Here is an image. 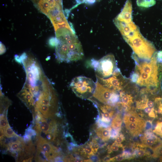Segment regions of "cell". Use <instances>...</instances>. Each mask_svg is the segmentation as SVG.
<instances>
[{
    "label": "cell",
    "mask_w": 162,
    "mask_h": 162,
    "mask_svg": "<svg viewBox=\"0 0 162 162\" xmlns=\"http://www.w3.org/2000/svg\"><path fill=\"white\" fill-rule=\"evenodd\" d=\"M156 52L149 60H142L135 56L136 63L131 81L140 86L150 88H160L162 77V63L157 59Z\"/></svg>",
    "instance_id": "1"
},
{
    "label": "cell",
    "mask_w": 162,
    "mask_h": 162,
    "mask_svg": "<svg viewBox=\"0 0 162 162\" xmlns=\"http://www.w3.org/2000/svg\"><path fill=\"white\" fill-rule=\"evenodd\" d=\"M123 38L132 49L133 55L140 59L149 60L156 52L153 44L142 35L139 28Z\"/></svg>",
    "instance_id": "2"
},
{
    "label": "cell",
    "mask_w": 162,
    "mask_h": 162,
    "mask_svg": "<svg viewBox=\"0 0 162 162\" xmlns=\"http://www.w3.org/2000/svg\"><path fill=\"white\" fill-rule=\"evenodd\" d=\"M91 65L95 70L96 76L102 78L111 76L118 68L114 56L112 54L106 55L98 60L92 59Z\"/></svg>",
    "instance_id": "3"
},
{
    "label": "cell",
    "mask_w": 162,
    "mask_h": 162,
    "mask_svg": "<svg viewBox=\"0 0 162 162\" xmlns=\"http://www.w3.org/2000/svg\"><path fill=\"white\" fill-rule=\"evenodd\" d=\"M70 86L78 97L86 99L92 96L96 84L91 78L83 76L75 77L71 81Z\"/></svg>",
    "instance_id": "4"
},
{
    "label": "cell",
    "mask_w": 162,
    "mask_h": 162,
    "mask_svg": "<svg viewBox=\"0 0 162 162\" xmlns=\"http://www.w3.org/2000/svg\"><path fill=\"white\" fill-rule=\"evenodd\" d=\"M96 84L92 97L103 104L112 106L117 104L119 99L118 92L103 86L97 81Z\"/></svg>",
    "instance_id": "5"
},
{
    "label": "cell",
    "mask_w": 162,
    "mask_h": 162,
    "mask_svg": "<svg viewBox=\"0 0 162 162\" xmlns=\"http://www.w3.org/2000/svg\"><path fill=\"white\" fill-rule=\"evenodd\" d=\"M96 77L97 81L100 84L118 92L124 89L130 81L123 76L118 68L112 76L108 78H102Z\"/></svg>",
    "instance_id": "6"
},
{
    "label": "cell",
    "mask_w": 162,
    "mask_h": 162,
    "mask_svg": "<svg viewBox=\"0 0 162 162\" xmlns=\"http://www.w3.org/2000/svg\"><path fill=\"white\" fill-rule=\"evenodd\" d=\"M37 142V153L41 154L45 161H54L59 157L57 148L53 146L46 140L38 136Z\"/></svg>",
    "instance_id": "7"
},
{
    "label": "cell",
    "mask_w": 162,
    "mask_h": 162,
    "mask_svg": "<svg viewBox=\"0 0 162 162\" xmlns=\"http://www.w3.org/2000/svg\"><path fill=\"white\" fill-rule=\"evenodd\" d=\"M132 6L130 0H127L122 10L114 19L125 23L133 21L132 17Z\"/></svg>",
    "instance_id": "8"
},
{
    "label": "cell",
    "mask_w": 162,
    "mask_h": 162,
    "mask_svg": "<svg viewBox=\"0 0 162 162\" xmlns=\"http://www.w3.org/2000/svg\"><path fill=\"white\" fill-rule=\"evenodd\" d=\"M142 146L147 147L153 149L162 143L161 140L152 132H148L141 137Z\"/></svg>",
    "instance_id": "9"
},
{
    "label": "cell",
    "mask_w": 162,
    "mask_h": 162,
    "mask_svg": "<svg viewBox=\"0 0 162 162\" xmlns=\"http://www.w3.org/2000/svg\"><path fill=\"white\" fill-rule=\"evenodd\" d=\"M130 133L134 136H138L142 132L146 126V122H134L125 124Z\"/></svg>",
    "instance_id": "10"
},
{
    "label": "cell",
    "mask_w": 162,
    "mask_h": 162,
    "mask_svg": "<svg viewBox=\"0 0 162 162\" xmlns=\"http://www.w3.org/2000/svg\"><path fill=\"white\" fill-rule=\"evenodd\" d=\"M119 95L122 106L129 107L133 103V97L130 94L127 93L124 88L119 92Z\"/></svg>",
    "instance_id": "11"
},
{
    "label": "cell",
    "mask_w": 162,
    "mask_h": 162,
    "mask_svg": "<svg viewBox=\"0 0 162 162\" xmlns=\"http://www.w3.org/2000/svg\"><path fill=\"white\" fill-rule=\"evenodd\" d=\"M112 128L111 127H100L95 130L98 137L104 141H108L111 136Z\"/></svg>",
    "instance_id": "12"
},
{
    "label": "cell",
    "mask_w": 162,
    "mask_h": 162,
    "mask_svg": "<svg viewBox=\"0 0 162 162\" xmlns=\"http://www.w3.org/2000/svg\"><path fill=\"white\" fill-rule=\"evenodd\" d=\"M124 124L134 122H142L145 121L140 117L136 112L132 111L125 114L123 118Z\"/></svg>",
    "instance_id": "13"
},
{
    "label": "cell",
    "mask_w": 162,
    "mask_h": 162,
    "mask_svg": "<svg viewBox=\"0 0 162 162\" xmlns=\"http://www.w3.org/2000/svg\"><path fill=\"white\" fill-rule=\"evenodd\" d=\"M35 5L38 10L46 16L50 11L54 8L46 0H39Z\"/></svg>",
    "instance_id": "14"
},
{
    "label": "cell",
    "mask_w": 162,
    "mask_h": 162,
    "mask_svg": "<svg viewBox=\"0 0 162 162\" xmlns=\"http://www.w3.org/2000/svg\"><path fill=\"white\" fill-rule=\"evenodd\" d=\"M80 152L81 154L88 158L94 155L95 153L93 144L91 142L80 148Z\"/></svg>",
    "instance_id": "15"
},
{
    "label": "cell",
    "mask_w": 162,
    "mask_h": 162,
    "mask_svg": "<svg viewBox=\"0 0 162 162\" xmlns=\"http://www.w3.org/2000/svg\"><path fill=\"white\" fill-rule=\"evenodd\" d=\"M122 122L120 114H117L113 119L111 123V127L113 129L120 131Z\"/></svg>",
    "instance_id": "16"
},
{
    "label": "cell",
    "mask_w": 162,
    "mask_h": 162,
    "mask_svg": "<svg viewBox=\"0 0 162 162\" xmlns=\"http://www.w3.org/2000/svg\"><path fill=\"white\" fill-rule=\"evenodd\" d=\"M138 6L148 8L156 4L155 0H136Z\"/></svg>",
    "instance_id": "17"
},
{
    "label": "cell",
    "mask_w": 162,
    "mask_h": 162,
    "mask_svg": "<svg viewBox=\"0 0 162 162\" xmlns=\"http://www.w3.org/2000/svg\"><path fill=\"white\" fill-rule=\"evenodd\" d=\"M153 153L152 156L154 158H158L162 161V143L152 149Z\"/></svg>",
    "instance_id": "18"
},
{
    "label": "cell",
    "mask_w": 162,
    "mask_h": 162,
    "mask_svg": "<svg viewBox=\"0 0 162 162\" xmlns=\"http://www.w3.org/2000/svg\"><path fill=\"white\" fill-rule=\"evenodd\" d=\"M0 123L1 135H4L5 129L9 124L6 115L4 114L1 115Z\"/></svg>",
    "instance_id": "19"
},
{
    "label": "cell",
    "mask_w": 162,
    "mask_h": 162,
    "mask_svg": "<svg viewBox=\"0 0 162 162\" xmlns=\"http://www.w3.org/2000/svg\"><path fill=\"white\" fill-rule=\"evenodd\" d=\"M4 135L8 138H11L14 136H17L16 134L8 125L5 129L4 132Z\"/></svg>",
    "instance_id": "20"
},
{
    "label": "cell",
    "mask_w": 162,
    "mask_h": 162,
    "mask_svg": "<svg viewBox=\"0 0 162 162\" xmlns=\"http://www.w3.org/2000/svg\"><path fill=\"white\" fill-rule=\"evenodd\" d=\"M153 132L162 138V122L158 121Z\"/></svg>",
    "instance_id": "21"
},
{
    "label": "cell",
    "mask_w": 162,
    "mask_h": 162,
    "mask_svg": "<svg viewBox=\"0 0 162 162\" xmlns=\"http://www.w3.org/2000/svg\"><path fill=\"white\" fill-rule=\"evenodd\" d=\"M122 146V145L121 144H119L114 142L110 146L108 150V153H110L112 151L116 152L119 150L120 147Z\"/></svg>",
    "instance_id": "22"
},
{
    "label": "cell",
    "mask_w": 162,
    "mask_h": 162,
    "mask_svg": "<svg viewBox=\"0 0 162 162\" xmlns=\"http://www.w3.org/2000/svg\"><path fill=\"white\" fill-rule=\"evenodd\" d=\"M124 153L118 155L115 157L110 158V161L115 160L118 161H122L124 159Z\"/></svg>",
    "instance_id": "23"
},
{
    "label": "cell",
    "mask_w": 162,
    "mask_h": 162,
    "mask_svg": "<svg viewBox=\"0 0 162 162\" xmlns=\"http://www.w3.org/2000/svg\"><path fill=\"white\" fill-rule=\"evenodd\" d=\"M49 44L51 46H55L57 44V40L56 37H52L49 40Z\"/></svg>",
    "instance_id": "24"
},
{
    "label": "cell",
    "mask_w": 162,
    "mask_h": 162,
    "mask_svg": "<svg viewBox=\"0 0 162 162\" xmlns=\"http://www.w3.org/2000/svg\"><path fill=\"white\" fill-rule=\"evenodd\" d=\"M146 152L145 150L142 148L138 149L136 152L137 155L140 157H142L146 154Z\"/></svg>",
    "instance_id": "25"
},
{
    "label": "cell",
    "mask_w": 162,
    "mask_h": 162,
    "mask_svg": "<svg viewBox=\"0 0 162 162\" xmlns=\"http://www.w3.org/2000/svg\"><path fill=\"white\" fill-rule=\"evenodd\" d=\"M114 142L120 144L124 140V136L122 134H118Z\"/></svg>",
    "instance_id": "26"
},
{
    "label": "cell",
    "mask_w": 162,
    "mask_h": 162,
    "mask_svg": "<svg viewBox=\"0 0 162 162\" xmlns=\"http://www.w3.org/2000/svg\"><path fill=\"white\" fill-rule=\"evenodd\" d=\"M26 134L32 136L36 135V132L34 130H32L30 128L27 130Z\"/></svg>",
    "instance_id": "27"
},
{
    "label": "cell",
    "mask_w": 162,
    "mask_h": 162,
    "mask_svg": "<svg viewBox=\"0 0 162 162\" xmlns=\"http://www.w3.org/2000/svg\"><path fill=\"white\" fill-rule=\"evenodd\" d=\"M31 136L28 134H26L23 137L24 142H28L31 140Z\"/></svg>",
    "instance_id": "28"
},
{
    "label": "cell",
    "mask_w": 162,
    "mask_h": 162,
    "mask_svg": "<svg viewBox=\"0 0 162 162\" xmlns=\"http://www.w3.org/2000/svg\"><path fill=\"white\" fill-rule=\"evenodd\" d=\"M6 49L4 45L0 42V54H2L5 52Z\"/></svg>",
    "instance_id": "29"
},
{
    "label": "cell",
    "mask_w": 162,
    "mask_h": 162,
    "mask_svg": "<svg viewBox=\"0 0 162 162\" xmlns=\"http://www.w3.org/2000/svg\"><path fill=\"white\" fill-rule=\"evenodd\" d=\"M100 119L102 122L106 123H109L110 121V118H106L103 116H102V118Z\"/></svg>",
    "instance_id": "30"
},
{
    "label": "cell",
    "mask_w": 162,
    "mask_h": 162,
    "mask_svg": "<svg viewBox=\"0 0 162 162\" xmlns=\"http://www.w3.org/2000/svg\"><path fill=\"white\" fill-rule=\"evenodd\" d=\"M156 56L158 58L162 59V51H160L157 52Z\"/></svg>",
    "instance_id": "31"
},
{
    "label": "cell",
    "mask_w": 162,
    "mask_h": 162,
    "mask_svg": "<svg viewBox=\"0 0 162 162\" xmlns=\"http://www.w3.org/2000/svg\"><path fill=\"white\" fill-rule=\"evenodd\" d=\"M31 0L32 1V2L34 4H36L39 0Z\"/></svg>",
    "instance_id": "32"
},
{
    "label": "cell",
    "mask_w": 162,
    "mask_h": 162,
    "mask_svg": "<svg viewBox=\"0 0 162 162\" xmlns=\"http://www.w3.org/2000/svg\"><path fill=\"white\" fill-rule=\"evenodd\" d=\"M95 0L96 1H100V0ZM82 1H83V0H80V3H82Z\"/></svg>",
    "instance_id": "33"
},
{
    "label": "cell",
    "mask_w": 162,
    "mask_h": 162,
    "mask_svg": "<svg viewBox=\"0 0 162 162\" xmlns=\"http://www.w3.org/2000/svg\"></svg>",
    "instance_id": "34"
}]
</instances>
